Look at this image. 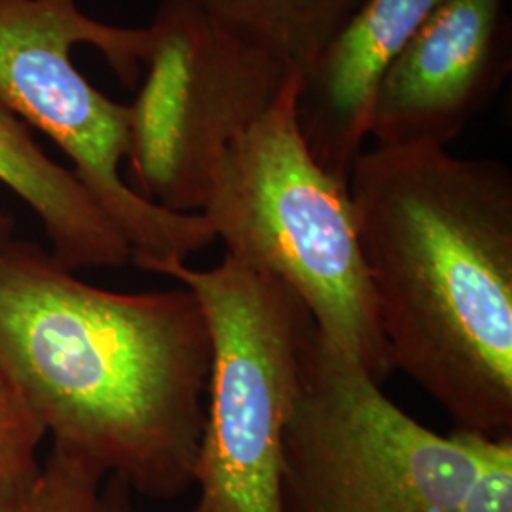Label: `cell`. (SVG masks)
Segmentation results:
<instances>
[{
  "label": "cell",
  "mask_w": 512,
  "mask_h": 512,
  "mask_svg": "<svg viewBox=\"0 0 512 512\" xmlns=\"http://www.w3.org/2000/svg\"><path fill=\"white\" fill-rule=\"evenodd\" d=\"M131 112L133 190L175 213L202 211L222 152L274 105L294 67L194 0H162Z\"/></svg>",
  "instance_id": "7"
},
{
  "label": "cell",
  "mask_w": 512,
  "mask_h": 512,
  "mask_svg": "<svg viewBox=\"0 0 512 512\" xmlns=\"http://www.w3.org/2000/svg\"><path fill=\"white\" fill-rule=\"evenodd\" d=\"M92 46L135 86L147 52V27H118L86 16L78 0H0V97L71 160V171L131 249V264L181 260L207 249L215 234L202 213H175L145 200L122 177L131 148L129 105L99 92L74 65Z\"/></svg>",
  "instance_id": "5"
},
{
  "label": "cell",
  "mask_w": 512,
  "mask_h": 512,
  "mask_svg": "<svg viewBox=\"0 0 512 512\" xmlns=\"http://www.w3.org/2000/svg\"><path fill=\"white\" fill-rule=\"evenodd\" d=\"M202 304L213 340L190 512H281L283 439L302 384L313 321L281 281L226 256L211 270L148 266Z\"/></svg>",
  "instance_id": "6"
},
{
  "label": "cell",
  "mask_w": 512,
  "mask_h": 512,
  "mask_svg": "<svg viewBox=\"0 0 512 512\" xmlns=\"http://www.w3.org/2000/svg\"><path fill=\"white\" fill-rule=\"evenodd\" d=\"M44 439L40 421L0 374V495L18 492L37 478Z\"/></svg>",
  "instance_id": "13"
},
{
  "label": "cell",
  "mask_w": 512,
  "mask_h": 512,
  "mask_svg": "<svg viewBox=\"0 0 512 512\" xmlns=\"http://www.w3.org/2000/svg\"><path fill=\"white\" fill-rule=\"evenodd\" d=\"M446 0H361L310 65L296 99L304 143L325 171L348 184L370 131L385 74Z\"/></svg>",
  "instance_id": "9"
},
{
  "label": "cell",
  "mask_w": 512,
  "mask_h": 512,
  "mask_svg": "<svg viewBox=\"0 0 512 512\" xmlns=\"http://www.w3.org/2000/svg\"><path fill=\"white\" fill-rule=\"evenodd\" d=\"M281 512H512V439L439 435L311 330Z\"/></svg>",
  "instance_id": "4"
},
{
  "label": "cell",
  "mask_w": 512,
  "mask_h": 512,
  "mask_svg": "<svg viewBox=\"0 0 512 512\" xmlns=\"http://www.w3.org/2000/svg\"><path fill=\"white\" fill-rule=\"evenodd\" d=\"M509 0H446L391 65L368 137L382 147H448L509 78Z\"/></svg>",
  "instance_id": "8"
},
{
  "label": "cell",
  "mask_w": 512,
  "mask_h": 512,
  "mask_svg": "<svg viewBox=\"0 0 512 512\" xmlns=\"http://www.w3.org/2000/svg\"><path fill=\"white\" fill-rule=\"evenodd\" d=\"M211 363L207 317L183 285L114 293L48 247H0V374L52 446L133 494L194 486Z\"/></svg>",
  "instance_id": "1"
},
{
  "label": "cell",
  "mask_w": 512,
  "mask_h": 512,
  "mask_svg": "<svg viewBox=\"0 0 512 512\" xmlns=\"http://www.w3.org/2000/svg\"><path fill=\"white\" fill-rule=\"evenodd\" d=\"M0 184L25 203L69 270L122 268L131 249L93 203L71 167L55 162L16 112L0 97Z\"/></svg>",
  "instance_id": "10"
},
{
  "label": "cell",
  "mask_w": 512,
  "mask_h": 512,
  "mask_svg": "<svg viewBox=\"0 0 512 512\" xmlns=\"http://www.w3.org/2000/svg\"><path fill=\"white\" fill-rule=\"evenodd\" d=\"M349 200L393 370L454 431L512 439V173L435 145H376Z\"/></svg>",
  "instance_id": "2"
},
{
  "label": "cell",
  "mask_w": 512,
  "mask_h": 512,
  "mask_svg": "<svg viewBox=\"0 0 512 512\" xmlns=\"http://www.w3.org/2000/svg\"><path fill=\"white\" fill-rule=\"evenodd\" d=\"M304 71L361 0H194Z\"/></svg>",
  "instance_id": "11"
},
{
  "label": "cell",
  "mask_w": 512,
  "mask_h": 512,
  "mask_svg": "<svg viewBox=\"0 0 512 512\" xmlns=\"http://www.w3.org/2000/svg\"><path fill=\"white\" fill-rule=\"evenodd\" d=\"M300 71L222 152L203 217L226 256L270 275L310 313L317 336L378 385L393 365L359 245L348 184L311 156L298 126Z\"/></svg>",
  "instance_id": "3"
},
{
  "label": "cell",
  "mask_w": 512,
  "mask_h": 512,
  "mask_svg": "<svg viewBox=\"0 0 512 512\" xmlns=\"http://www.w3.org/2000/svg\"><path fill=\"white\" fill-rule=\"evenodd\" d=\"M0 512H137L133 492L82 459L52 446L25 488L0 495Z\"/></svg>",
  "instance_id": "12"
},
{
  "label": "cell",
  "mask_w": 512,
  "mask_h": 512,
  "mask_svg": "<svg viewBox=\"0 0 512 512\" xmlns=\"http://www.w3.org/2000/svg\"><path fill=\"white\" fill-rule=\"evenodd\" d=\"M16 238H18L16 220L0 211V247H4L6 243H10L12 239Z\"/></svg>",
  "instance_id": "14"
}]
</instances>
